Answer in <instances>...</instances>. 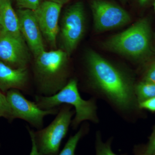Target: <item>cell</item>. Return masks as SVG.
<instances>
[{
    "label": "cell",
    "mask_w": 155,
    "mask_h": 155,
    "mask_svg": "<svg viewBox=\"0 0 155 155\" xmlns=\"http://www.w3.org/2000/svg\"><path fill=\"white\" fill-rule=\"evenodd\" d=\"M0 147H1V144H0Z\"/></svg>",
    "instance_id": "28"
},
{
    "label": "cell",
    "mask_w": 155,
    "mask_h": 155,
    "mask_svg": "<svg viewBox=\"0 0 155 155\" xmlns=\"http://www.w3.org/2000/svg\"><path fill=\"white\" fill-rule=\"evenodd\" d=\"M153 5H154V10H155V0H154V1Z\"/></svg>",
    "instance_id": "27"
},
{
    "label": "cell",
    "mask_w": 155,
    "mask_h": 155,
    "mask_svg": "<svg viewBox=\"0 0 155 155\" xmlns=\"http://www.w3.org/2000/svg\"><path fill=\"white\" fill-rule=\"evenodd\" d=\"M136 155H144L143 154L142 152L141 153H137Z\"/></svg>",
    "instance_id": "26"
},
{
    "label": "cell",
    "mask_w": 155,
    "mask_h": 155,
    "mask_svg": "<svg viewBox=\"0 0 155 155\" xmlns=\"http://www.w3.org/2000/svg\"><path fill=\"white\" fill-rule=\"evenodd\" d=\"M27 68L16 69L0 61V90L17 89L25 91L28 81Z\"/></svg>",
    "instance_id": "12"
},
{
    "label": "cell",
    "mask_w": 155,
    "mask_h": 155,
    "mask_svg": "<svg viewBox=\"0 0 155 155\" xmlns=\"http://www.w3.org/2000/svg\"><path fill=\"white\" fill-rule=\"evenodd\" d=\"M86 61L92 83L121 110L135 105L136 97L131 81L116 66L93 51L87 52Z\"/></svg>",
    "instance_id": "1"
},
{
    "label": "cell",
    "mask_w": 155,
    "mask_h": 155,
    "mask_svg": "<svg viewBox=\"0 0 155 155\" xmlns=\"http://www.w3.org/2000/svg\"><path fill=\"white\" fill-rule=\"evenodd\" d=\"M35 102L41 109L49 110L63 104L72 106L75 109V116L72 122L76 128L81 122L86 120L97 122V108L93 100H84L81 96L77 80L71 79L57 93L49 96L36 95Z\"/></svg>",
    "instance_id": "3"
},
{
    "label": "cell",
    "mask_w": 155,
    "mask_h": 155,
    "mask_svg": "<svg viewBox=\"0 0 155 155\" xmlns=\"http://www.w3.org/2000/svg\"><path fill=\"white\" fill-rule=\"evenodd\" d=\"M111 143V139L104 142L100 134H97L96 140L95 155H126L125 154L118 155L115 153L112 150Z\"/></svg>",
    "instance_id": "16"
},
{
    "label": "cell",
    "mask_w": 155,
    "mask_h": 155,
    "mask_svg": "<svg viewBox=\"0 0 155 155\" xmlns=\"http://www.w3.org/2000/svg\"><path fill=\"white\" fill-rule=\"evenodd\" d=\"M19 9H26L35 11L41 3V0H16Z\"/></svg>",
    "instance_id": "18"
},
{
    "label": "cell",
    "mask_w": 155,
    "mask_h": 155,
    "mask_svg": "<svg viewBox=\"0 0 155 155\" xmlns=\"http://www.w3.org/2000/svg\"><path fill=\"white\" fill-rule=\"evenodd\" d=\"M4 117L12 120V110L6 95L0 90V118Z\"/></svg>",
    "instance_id": "17"
},
{
    "label": "cell",
    "mask_w": 155,
    "mask_h": 155,
    "mask_svg": "<svg viewBox=\"0 0 155 155\" xmlns=\"http://www.w3.org/2000/svg\"><path fill=\"white\" fill-rule=\"evenodd\" d=\"M85 11L82 2L69 6L64 12L60 27L62 49L71 54L77 48L85 30Z\"/></svg>",
    "instance_id": "6"
},
{
    "label": "cell",
    "mask_w": 155,
    "mask_h": 155,
    "mask_svg": "<svg viewBox=\"0 0 155 155\" xmlns=\"http://www.w3.org/2000/svg\"><path fill=\"white\" fill-rule=\"evenodd\" d=\"M21 35L36 58L45 51L41 31L35 14L29 9H19L17 12Z\"/></svg>",
    "instance_id": "11"
},
{
    "label": "cell",
    "mask_w": 155,
    "mask_h": 155,
    "mask_svg": "<svg viewBox=\"0 0 155 155\" xmlns=\"http://www.w3.org/2000/svg\"><path fill=\"white\" fill-rule=\"evenodd\" d=\"M45 1H49V2H53L57 3V4H60V5H63L69 2L70 0H44Z\"/></svg>",
    "instance_id": "23"
},
{
    "label": "cell",
    "mask_w": 155,
    "mask_h": 155,
    "mask_svg": "<svg viewBox=\"0 0 155 155\" xmlns=\"http://www.w3.org/2000/svg\"><path fill=\"white\" fill-rule=\"evenodd\" d=\"M136 97L138 102L155 97V84L143 81L134 87Z\"/></svg>",
    "instance_id": "14"
},
{
    "label": "cell",
    "mask_w": 155,
    "mask_h": 155,
    "mask_svg": "<svg viewBox=\"0 0 155 155\" xmlns=\"http://www.w3.org/2000/svg\"><path fill=\"white\" fill-rule=\"evenodd\" d=\"M143 81L155 84V61L147 70Z\"/></svg>",
    "instance_id": "21"
},
{
    "label": "cell",
    "mask_w": 155,
    "mask_h": 155,
    "mask_svg": "<svg viewBox=\"0 0 155 155\" xmlns=\"http://www.w3.org/2000/svg\"><path fill=\"white\" fill-rule=\"evenodd\" d=\"M138 4L141 6H145L150 0H137Z\"/></svg>",
    "instance_id": "24"
},
{
    "label": "cell",
    "mask_w": 155,
    "mask_h": 155,
    "mask_svg": "<svg viewBox=\"0 0 155 155\" xmlns=\"http://www.w3.org/2000/svg\"><path fill=\"white\" fill-rule=\"evenodd\" d=\"M30 138L31 142V149L29 155H42L38 150L35 141L33 137L30 136Z\"/></svg>",
    "instance_id": "22"
},
{
    "label": "cell",
    "mask_w": 155,
    "mask_h": 155,
    "mask_svg": "<svg viewBox=\"0 0 155 155\" xmlns=\"http://www.w3.org/2000/svg\"><path fill=\"white\" fill-rule=\"evenodd\" d=\"M0 19L1 31L14 36H22L19 30L17 12L12 7L11 0H0Z\"/></svg>",
    "instance_id": "13"
},
{
    "label": "cell",
    "mask_w": 155,
    "mask_h": 155,
    "mask_svg": "<svg viewBox=\"0 0 155 155\" xmlns=\"http://www.w3.org/2000/svg\"><path fill=\"white\" fill-rule=\"evenodd\" d=\"M95 30L101 32L126 25L131 20L127 11L115 3L106 0L90 2Z\"/></svg>",
    "instance_id": "8"
},
{
    "label": "cell",
    "mask_w": 155,
    "mask_h": 155,
    "mask_svg": "<svg viewBox=\"0 0 155 155\" xmlns=\"http://www.w3.org/2000/svg\"><path fill=\"white\" fill-rule=\"evenodd\" d=\"M150 40L149 22L147 19L143 18L126 30L108 39L104 46L114 52L138 59L149 53Z\"/></svg>",
    "instance_id": "4"
},
{
    "label": "cell",
    "mask_w": 155,
    "mask_h": 155,
    "mask_svg": "<svg viewBox=\"0 0 155 155\" xmlns=\"http://www.w3.org/2000/svg\"><path fill=\"white\" fill-rule=\"evenodd\" d=\"M6 97L12 110V119H22L38 130L42 128L45 116L56 115L59 111L58 108L42 110L35 102L27 99L18 90H10Z\"/></svg>",
    "instance_id": "7"
},
{
    "label": "cell",
    "mask_w": 155,
    "mask_h": 155,
    "mask_svg": "<svg viewBox=\"0 0 155 155\" xmlns=\"http://www.w3.org/2000/svg\"><path fill=\"white\" fill-rule=\"evenodd\" d=\"M67 53L62 49L44 51L35 58L34 73L39 94L49 96L66 84Z\"/></svg>",
    "instance_id": "2"
},
{
    "label": "cell",
    "mask_w": 155,
    "mask_h": 155,
    "mask_svg": "<svg viewBox=\"0 0 155 155\" xmlns=\"http://www.w3.org/2000/svg\"><path fill=\"white\" fill-rule=\"evenodd\" d=\"M63 5L44 1L34 11L43 36L52 47H55L59 31V17Z\"/></svg>",
    "instance_id": "10"
},
{
    "label": "cell",
    "mask_w": 155,
    "mask_h": 155,
    "mask_svg": "<svg viewBox=\"0 0 155 155\" xmlns=\"http://www.w3.org/2000/svg\"><path fill=\"white\" fill-rule=\"evenodd\" d=\"M84 134V127H81L77 133L69 137L63 150L58 155H77L75 154L76 147Z\"/></svg>",
    "instance_id": "15"
},
{
    "label": "cell",
    "mask_w": 155,
    "mask_h": 155,
    "mask_svg": "<svg viewBox=\"0 0 155 155\" xmlns=\"http://www.w3.org/2000/svg\"><path fill=\"white\" fill-rule=\"evenodd\" d=\"M139 106L141 109L155 112V97L139 103Z\"/></svg>",
    "instance_id": "20"
},
{
    "label": "cell",
    "mask_w": 155,
    "mask_h": 155,
    "mask_svg": "<svg viewBox=\"0 0 155 155\" xmlns=\"http://www.w3.org/2000/svg\"><path fill=\"white\" fill-rule=\"evenodd\" d=\"M29 54L22 36H14L1 31L0 61L16 69L27 68Z\"/></svg>",
    "instance_id": "9"
},
{
    "label": "cell",
    "mask_w": 155,
    "mask_h": 155,
    "mask_svg": "<svg viewBox=\"0 0 155 155\" xmlns=\"http://www.w3.org/2000/svg\"><path fill=\"white\" fill-rule=\"evenodd\" d=\"M2 30V24H1V19H0V33H1V31Z\"/></svg>",
    "instance_id": "25"
},
{
    "label": "cell",
    "mask_w": 155,
    "mask_h": 155,
    "mask_svg": "<svg viewBox=\"0 0 155 155\" xmlns=\"http://www.w3.org/2000/svg\"><path fill=\"white\" fill-rule=\"evenodd\" d=\"M74 112L69 105H62L49 125L34 131L28 128L37 147L42 155H58L63 139L67 135Z\"/></svg>",
    "instance_id": "5"
},
{
    "label": "cell",
    "mask_w": 155,
    "mask_h": 155,
    "mask_svg": "<svg viewBox=\"0 0 155 155\" xmlns=\"http://www.w3.org/2000/svg\"><path fill=\"white\" fill-rule=\"evenodd\" d=\"M142 152L144 155H155V131L150 138L148 143Z\"/></svg>",
    "instance_id": "19"
}]
</instances>
